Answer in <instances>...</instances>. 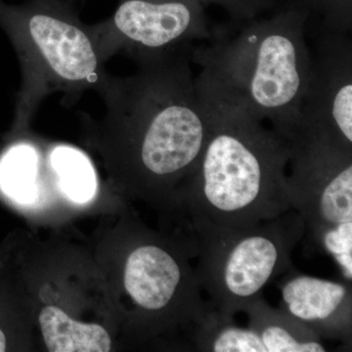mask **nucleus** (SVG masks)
Wrapping results in <instances>:
<instances>
[{
  "label": "nucleus",
  "instance_id": "14",
  "mask_svg": "<svg viewBox=\"0 0 352 352\" xmlns=\"http://www.w3.org/2000/svg\"><path fill=\"white\" fill-rule=\"evenodd\" d=\"M48 164L58 184L72 201L85 204L96 195V171L89 157L73 146L56 145L51 149Z\"/></svg>",
  "mask_w": 352,
  "mask_h": 352
},
{
  "label": "nucleus",
  "instance_id": "4",
  "mask_svg": "<svg viewBox=\"0 0 352 352\" xmlns=\"http://www.w3.org/2000/svg\"><path fill=\"white\" fill-rule=\"evenodd\" d=\"M0 28L19 59L22 82L13 131L25 129L46 97L65 95L73 105L85 91H98L109 73L92 25L82 23L64 0H0Z\"/></svg>",
  "mask_w": 352,
  "mask_h": 352
},
{
  "label": "nucleus",
  "instance_id": "11",
  "mask_svg": "<svg viewBox=\"0 0 352 352\" xmlns=\"http://www.w3.org/2000/svg\"><path fill=\"white\" fill-rule=\"evenodd\" d=\"M249 325L258 333L267 352L327 351L319 336L281 308L268 305L263 296L245 310Z\"/></svg>",
  "mask_w": 352,
  "mask_h": 352
},
{
  "label": "nucleus",
  "instance_id": "6",
  "mask_svg": "<svg viewBox=\"0 0 352 352\" xmlns=\"http://www.w3.org/2000/svg\"><path fill=\"white\" fill-rule=\"evenodd\" d=\"M287 141V185L303 238L331 254L351 283L352 152L305 127Z\"/></svg>",
  "mask_w": 352,
  "mask_h": 352
},
{
  "label": "nucleus",
  "instance_id": "18",
  "mask_svg": "<svg viewBox=\"0 0 352 352\" xmlns=\"http://www.w3.org/2000/svg\"><path fill=\"white\" fill-rule=\"evenodd\" d=\"M7 347V339L6 333L0 329V352L6 351Z\"/></svg>",
  "mask_w": 352,
  "mask_h": 352
},
{
  "label": "nucleus",
  "instance_id": "17",
  "mask_svg": "<svg viewBox=\"0 0 352 352\" xmlns=\"http://www.w3.org/2000/svg\"><path fill=\"white\" fill-rule=\"evenodd\" d=\"M205 6H217L226 10L231 24L261 17L275 6V0H203Z\"/></svg>",
  "mask_w": 352,
  "mask_h": 352
},
{
  "label": "nucleus",
  "instance_id": "2",
  "mask_svg": "<svg viewBox=\"0 0 352 352\" xmlns=\"http://www.w3.org/2000/svg\"><path fill=\"white\" fill-rule=\"evenodd\" d=\"M190 62L191 51L138 62L135 73L109 74L97 91L105 104L103 126L122 143L134 177L149 185L185 184L210 135Z\"/></svg>",
  "mask_w": 352,
  "mask_h": 352
},
{
  "label": "nucleus",
  "instance_id": "3",
  "mask_svg": "<svg viewBox=\"0 0 352 352\" xmlns=\"http://www.w3.org/2000/svg\"><path fill=\"white\" fill-rule=\"evenodd\" d=\"M309 11L289 0L270 16L212 30L191 61L252 115L285 139L302 124L309 78Z\"/></svg>",
  "mask_w": 352,
  "mask_h": 352
},
{
  "label": "nucleus",
  "instance_id": "19",
  "mask_svg": "<svg viewBox=\"0 0 352 352\" xmlns=\"http://www.w3.org/2000/svg\"><path fill=\"white\" fill-rule=\"evenodd\" d=\"M64 1L69 2V3L74 4L75 3L76 0H64Z\"/></svg>",
  "mask_w": 352,
  "mask_h": 352
},
{
  "label": "nucleus",
  "instance_id": "7",
  "mask_svg": "<svg viewBox=\"0 0 352 352\" xmlns=\"http://www.w3.org/2000/svg\"><path fill=\"white\" fill-rule=\"evenodd\" d=\"M205 7L203 0H119L113 15L92 28L106 61L117 53L145 61L208 41Z\"/></svg>",
  "mask_w": 352,
  "mask_h": 352
},
{
  "label": "nucleus",
  "instance_id": "16",
  "mask_svg": "<svg viewBox=\"0 0 352 352\" xmlns=\"http://www.w3.org/2000/svg\"><path fill=\"white\" fill-rule=\"evenodd\" d=\"M320 20L319 29L328 32H351L352 0H296Z\"/></svg>",
  "mask_w": 352,
  "mask_h": 352
},
{
  "label": "nucleus",
  "instance_id": "1",
  "mask_svg": "<svg viewBox=\"0 0 352 352\" xmlns=\"http://www.w3.org/2000/svg\"><path fill=\"white\" fill-rule=\"evenodd\" d=\"M196 80L210 135L183 185L191 227L247 228L286 214L294 208L287 185L288 141L204 72Z\"/></svg>",
  "mask_w": 352,
  "mask_h": 352
},
{
  "label": "nucleus",
  "instance_id": "10",
  "mask_svg": "<svg viewBox=\"0 0 352 352\" xmlns=\"http://www.w3.org/2000/svg\"><path fill=\"white\" fill-rule=\"evenodd\" d=\"M280 282L281 309L322 340L351 346V284L307 276L289 270Z\"/></svg>",
  "mask_w": 352,
  "mask_h": 352
},
{
  "label": "nucleus",
  "instance_id": "13",
  "mask_svg": "<svg viewBox=\"0 0 352 352\" xmlns=\"http://www.w3.org/2000/svg\"><path fill=\"white\" fill-rule=\"evenodd\" d=\"M193 333L198 351L267 352L254 330L240 327L234 322V317L222 314L210 305Z\"/></svg>",
  "mask_w": 352,
  "mask_h": 352
},
{
  "label": "nucleus",
  "instance_id": "8",
  "mask_svg": "<svg viewBox=\"0 0 352 352\" xmlns=\"http://www.w3.org/2000/svg\"><path fill=\"white\" fill-rule=\"evenodd\" d=\"M351 32L319 29L309 48V78L302 104L300 127L352 152Z\"/></svg>",
  "mask_w": 352,
  "mask_h": 352
},
{
  "label": "nucleus",
  "instance_id": "5",
  "mask_svg": "<svg viewBox=\"0 0 352 352\" xmlns=\"http://www.w3.org/2000/svg\"><path fill=\"white\" fill-rule=\"evenodd\" d=\"M191 228L201 291L212 307L230 317L244 312L266 286L293 268L292 254L305 237L295 208L247 228Z\"/></svg>",
  "mask_w": 352,
  "mask_h": 352
},
{
  "label": "nucleus",
  "instance_id": "9",
  "mask_svg": "<svg viewBox=\"0 0 352 352\" xmlns=\"http://www.w3.org/2000/svg\"><path fill=\"white\" fill-rule=\"evenodd\" d=\"M124 285L141 309L150 314L173 310L193 330L210 308L188 261L159 244H142L129 254Z\"/></svg>",
  "mask_w": 352,
  "mask_h": 352
},
{
  "label": "nucleus",
  "instance_id": "12",
  "mask_svg": "<svg viewBox=\"0 0 352 352\" xmlns=\"http://www.w3.org/2000/svg\"><path fill=\"white\" fill-rule=\"evenodd\" d=\"M38 320L51 352H108L112 349L110 335L102 326L74 320L61 308L44 307Z\"/></svg>",
  "mask_w": 352,
  "mask_h": 352
},
{
  "label": "nucleus",
  "instance_id": "15",
  "mask_svg": "<svg viewBox=\"0 0 352 352\" xmlns=\"http://www.w3.org/2000/svg\"><path fill=\"white\" fill-rule=\"evenodd\" d=\"M38 150L28 142H16L0 156V188L14 200L31 203L38 194Z\"/></svg>",
  "mask_w": 352,
  "mask_h": 352
}]
</instances>
